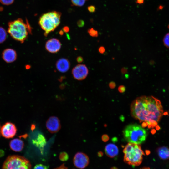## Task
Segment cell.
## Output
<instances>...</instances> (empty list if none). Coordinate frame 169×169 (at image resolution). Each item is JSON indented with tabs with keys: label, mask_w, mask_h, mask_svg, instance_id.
I'll list each match as a JSON object with an SVG mask.
<instances>
[{
	"label": "cell",
	"mask_w": 169,
	"mask_h": 169,
	"mask_svg": "<svg viewBox=\"0 0 169 169\" xmlns=\"http://www.w3.org/2000/svg\"><path fill=\"white\" fill-rule=\"evenodd\" d=\"M132 116L140 122L145 123L149 128L158 124L163 113L161 103L152 96H142L136 98L130 107Z\"/></svg>",
	"instance_id": "cell-1"
},
{
	"label": "cell",
	"mask_w": 169,
	"mask_h": 169,
	"mask_svg": "<svg viewBox=\"0 0 169 169\" xmlns=\"http://www.w3.org/2000/svg\"><path fill=\"white\" fill-rule=\"evenodd\" d=\"M124 137L129 143L140 144L144 142L147 136V131L137 124L127 125L123 131Z\"/></svg>",
	"instance_id": "cell-2"
},
{
	"label": "cell",
	"mask_w": 169,
	"mask_h": 169,
	"mask_svg": "<svg viewBox=\"0 0 169 169\" xmlns=\"http://www.w3.org/2000/svg\"><path fill=\"white\" fill-rule=\"evenodd\" d=\"M8 32L14 39L22 43L26 39L31 31L29 24L25 23L21 18H18L8 23Z\"/></svg>",
	"instance_id": "cell-3"
},
{
	"label": "cell",
	"mask_w": 169,
	"mask_h": 169,
	"mask_svg": "<svg viewBox=\"0 0 169 169\" xmlns=\"http://www.w3.org/2000/svg\"><path fill=\"white\" fill-rule=\"evenodd\" d=\"M124 161L132 166L139 165L142 162L144 152L140 144L128 143L123 150Z\"/></svg>",
	"instance_id": "cell-4"
},
{
	"label": "cell",
	"mask_w": 169,
	"mask_h": 169,
	"mask_svg": "<svg viewBox=\"0 0 169 169\" xmlns=\"http://www.w3.org/2000/svg\"><path fill=\"white\" fill-rule=\"evenodd\" d=\"M61 13L55 11L49 12L43 14L40 18L39 24L47 36L54 31L60 23Z\"/></svg>",
	"instance_id": "cell-5"
},
{
	"label": "cell",
	"mask_w": 169,
	"mask_h": 169,
	"mask_svg": "<svg viewBox=\"0 0 169 169\" xmlns=\"http://www.w3.org/2000/svg\"><path fill=\"white\" fill-rule=\"evenodd\" d=\"M2 169H31V166L25 158L18 155H12L6 159Z\"/></svg>",
	"instance_id": "cell-6"
},
{
	"label": "cell",
	"mask_w": 169,
	"mask_h": 169,
	"mask_svg": "<svg viewBox=\"0 0 169 169\" xmlns=\"http://www.w3.org/2000/svg\"><path fill=\"white\" fill-rule=\"evenodd\" d=\"M87 67L84 64H78L72 69V73L73 77L76 80H82L85 79L88 74Z\"/></svg>",
	"instance_id": "cell-7"
},
{
	"label": "cell",
	"mask_w": 169,
	"mask_h": 169,
	"mask_svg": "<svg viewBox=\"0 0 169 169\" xmlns=\"http://www.w3.org/2000/svg\"><path fill=\"white\" fill-rule=\"evenodd\" d=\"M17 128L13 123L7 122L1 127V135L7 139L12 138L16 134Z\"/></svg>",
	"instance_id": "cell-8"
},
{
	"label": "cell",
	"mask_w": 169,
	"mask_h": 169,
	"mask_svg": "<svg viewBox=\"0 0 169 169\" xmlns=\"http://www.w3.org/2000/svg\"><path fill=\"white\" fill-rule=\"evenodd\" d=\"M89 159L85 153L79 152L75 155L73 158V163L75 166L78 168L83 169L88 165Z\"/></svg>",
	"instance_id": "cell-9"
},
{
	"label": "cell",
	"mask_w": 169,
	"mask_h": 169,
	"mask_svg": "<svg viewBox=\"0 0 169 169\" xmlns=\"http://www.w3.org/2000/svg\"><path fill=\"white\" fill-rule=\"evenodd\" d=\"M46 126L48 130L54 133L58 131L61 128L60 120L58 118L52 116L50 117L46 122Z\"/></svg>",
	"instance_id": "cell-10"
},
{
	"label": "cell",
	"mask_w": 169,
	"mask_h": 169,
	"mask_svg": "<svg viewBox=\"0 0 169 169\" xmlns=\"http://www.w3.org/2000/svg\"><path fill=\"white\" fill-rule=\"evenodd\" d=\"M61 44L56 38H53L48 40L46 43V49L49 52L54 53L58 52L60 49Z\"/></svg>",
	"instance_id": "cell-11"
},
{
	"label": "cell",
	"mask_w": 169,
	"mask_h": 169,
	"mask_svg": "<svg viewBox=\"0 0 169 169\" xmlns=\"http://www.w3.org/2000/svg\"><path fill=\"white\" fill-rule=\"evenodd\" d=\"M56 67L57 69L60 72L65 73L69 69L70 67V63L67 59L61 58L56 62Z\"/></svg>",
	"instance_id": "cell-12"
},
{
	"label": "cell",
	"mask_w": 169,
	"mask_h": 169,
	"mask_svg": "<svg viewBox=\"0 0 169 169\" xmlns=\"http://www.w3.org/2000/svg\"><path fill=\"white\" fill-rule=\"evenodd\" d=\"M17 54L16 52L11 49H7L3 53V58L7 63H11L16 59Z\"/></svg>",
	"instance_id": "cell-13"
},
{
	"label": "cell",
	"mask_w": 169,
	"mask_h": 169,
	"mask_svg": "<svg viewBox=\"0 0 169 169\" xmlns=\"http://www.w3.org/2000/svg\"><path fill=\"white\" fill-rule=\"evenodd\" d=\"M24 146L23 141L18 138H15L11 140L9 143L11 149L16 152H19L22 151Z\"/></svg>",
	"instance_id": "cell-14"
},
{
	"label": "cell",
	"mask_w": 169,
	"mask_h": 169,
	"mask_svg": "<svg viewBox=\"0 0 169 169\" xmlns=\"http://www.w3.org/2000/svg\"><path fill=\"white\" fill-rule=\"evenodd\" d=\"M105 151L106 154L110 158L115 157L118 155L119 152L118 147L112 143L107 144L105 147Z\"/></svg>",
	"instance_id": "cell-15"
},
{
	"label": "cell",
	"mask_w": 169,
	"mask_h": 169,
	"mask_svg": "<svg viewBox=\"0 0 169 169\" xmlns=\"http://www.w3.org/2000/svg\"><path fill=\"white\" fill-rule=\"evenodd\" d=\"M157 153L160 158L162 159L169 158V148L167 147L163 146L159 148L157 150Z\"/></svg>",
	"instance_id": "cell-16"
},
{
	"label": "cell",
	"mask_w": 169,
	"mask_h": 169,
	"mask_svg": "<svg viewBox=\"0 0 169 169\" xmlns=\"http://www.w3.org/2000/svg\"><path fill=\"white\" fill-rule=\"evenodd\" d=\"M7 37V33L5 30L3 28L0 27V43L3 42Z\"/></svg>",
	"instance_id": "cell-17"
},
{
	"label": "cell",
	"mask_w": 169,
	"mask_h": 169,
	"mask_svg": "<svg viewBox=\"0 0 169 169\" xmlns=\"http://www.w3.org/2000/svg\"><path fill=\"white\" fill-rule=\"evenodd\" d=\"M87 0H71L73 5L77 6H83Z\"/></svg>",
	"instance_id": "cell-18"
},
{
	"label": "cell",
	"mask_w": 169,
	"mask_h": 169,
	"mask_svg": "<svg viewBox=\"0 0 169 169\" xmlns=\"http://www.w3.org/2000/svg\"><path fill=\"white\" fill-rule=\"evenodd\" d=\"M163 41L164 46L167 48H169V33H166L164 36Z\"/></svg>",
	"instance_id": "cell-19"
},
{
	"label": "cell",
	"mask_w": 169,
	"mask_h": 169,
	"mask_svg": "<svg viewBox=\"0 0 169 169\" xmlns=\"http://www.w3.org/2000/svg\"><path fill=\"white\" fill-rule=\"evenodd\" d=\"M88 32L89 35L92 37H95L98 36V31L92 28L89 29Z\"/></svg>",
	"instance_id": "cell-20"
},
{
	"label": "cell",
	"mask_w": 169,
	"mask_h": 169,
	"mask_svg": "<svg viewBox=\"0 0 169 169\" xmlns=\"http://www.w3.org/2000/svg\"><path fill=\"white\" fill-rule=\"evenodd\" d=\"M14 0H0V2L3 5H8L12 4Z\"/></svg>",
	"instance_id": "cell-21"
},
{
	"label": "cell",
	"mask_w": 169,
	"mask_h": 169,
	"mask_svg": "<svg viewBox=\"0 0 169 169\" xmlns=\"http://www.w3.org/2000/svg\"><path fill=\"white\" fill-rule=\"evenodd\" d=\"M33 169H48L47 167L42 164L36 165L34 167Z\"/></svg>",
	"instance_id": "cell-22"
},
{
	"label": "cell",
	"mask_w": 169,
	"mask_h": 169,
	"mask_svg": "<svg viewBox=\"0 0 169 169\" xmlns=\"http://www.w3.org/2000/svg\"><path fill=\"white\" fill-rule=\"evenodd\" d=\"M118 90L120 93H123L125 90V88L124 86L121 85L118 87Z\"/></svg>",
	"instance_id": "cell-23"
},
{
	"label": "cell",
	"mask_w": 169,
	"mask_h": 169,
	"mask_svg": "<svg viewBox=\"0 0 169 169\" xmlns=\"http://www.w3.org/2000/svg\"><path fill=\"white\" fill-rule=\"evenodd\" d=\"M88 10L89 12L90 13H93L95 12V7L93 5H91L88 7Z\"/></svg>",
	"instance_id": "cell-24"
},
{
	"label": "cell",
	"mask_w": 169,
	"mask_h": 169,
	"mask_svg": "<svg viewBox=\"0 0 169 169\" xmlns=\"http://www.w3.org/2000/svg\"><path fill=\"white\" fill-rule=\"evenodd\" d=\"M84 25V22L83 20H79L77 22L78 26L80 27H83Z\"/></svg>",
	"instance_id": "cell-25"
},
{
	"label": "cell",
	"mask_w": 169,
	"mask_h": 169,
	"mask_svg": "<svg viewBox=\"0 0 169 169\" xmlns=\"http://www.w3.org/2000/svg\"><path fill=\"white\" fill-rule=\"evenodd\" d=\"M98 51L100 53L103 54L105 52V49L103 46H100L98 49Z\"/></svg>",
	"instance_id": "cell-26"
},
{
	"label": "cell",
	"mask_w": 169,
	"mask_h": 169,
	"mask_svg": "<svg viewBox=\"0 0 169 169\" xmlns=\"http://www.w3.org/2000/svg\"><path fill=\"white\" fill-rule=\"evenodd\" d=\"M109 85L110 88L111 89H113L116 86L115 83L113 81H111L110 82Z\"/></svg>",
	"instance_id": "cell-27"
},
{
	"label": "cell",
	"mask_w": 169,
	"mask_h": 169,
	"mask_svg": "<svg viewBox=\"0 0 169 169\" xmlns=\"http://www.w3.org/2000/svg\"><path fill=\"white\" fill-rule=\"evenodd\" d=\"M76 60L78 63H80L83 61V59L81 56H79L77 58Z\"/></svg>",
	"instance_id": "cell-28"
},
{
	"label": "cell",
	"mask_w": 169,
	"mask_h": 169,
	"mask_svg": "<svg viewBox=\"0 0 169 169\" xmlns=\"http://www.w3.org/2000/svg\"><path fill=\"white\" fill-rule=\"evenodd\" d=\"M102 140L104 141H107L109 139V137L107 135H104L102 137Z\"/></svg>",
	"instance_id": "cell-29"
},
{
	"label": "cell",
	"mask_w": 169,
	"mask_h": 169,
	"mask_svg": "<svg viewBox=\"0 0 169 169\" xmlns=\"http://www.w3.org/2000/svg\"><path fill=\"white\" fill-rule=\"evenodd\" d=\"M69 30V28L67 27H64L63 29V31H64L65 32H68Z\"/></svg>",
	"instance_id": "cell-30"
},
{
	"label": "cell",
	"mask_w": 169,
	"mask_h": 169,
	"mask_svg": "<svg viewBox=\"0 0 169 169\" xmlns=\"http://www.w3.org/2000/svg\"><path fill=\"white\" fill-rule=\"evenodd\" d=\"M144 0H136V3L139 4H142L144 2Z\"/></svg>",
	"instance_id": "cell-31"
},
{
	"label": "cell",
	"mask_w": 169,
	"mask_h": 169,
	"mask_svg": "<svg viewBox=\"0 0 169 169\" xmlns=\"http://www.w3.org/2000/svg\"><path fill=\"white\" fill-rule=\"evenodd\" d=\"M141 169H150L149 167H143V168H141Z\"/></svg>",
	"instance_id": "cell-32"
},
{
	"label": "cell",
	"mask_w": 169,
	"mask_h": 169,
	"mask_svg": "<svg viewBox=\"0 0 169 169\" xmlns=\"http://www.w3.org/2000/svg\"><path fill=\"white\" fill-rule=\"evenodd\" d=\"M63 32L62 30H61L59 32V33L60 34L62 35L63 34Z\"/></svg>",
	"instance_id": "cell-33"
},
{
	"label": "cell",
	"mask_w": 169,
	"mask_h": 169,
	"mask_svg": "<svg viewBox=\"0 0 169 169\" xmlns=\"http://www.w3.org/2000/svg\"><path fill=\"white\" fill-rule=\"evenodd\" d=\"M1 125H0V136L1 135Z\"/></svg>",
	"instance_id": "cell-34"
},
{
	"label": "cell",
	"mask_w": 169,
	"mask_h": 169,
	"mask_svg": "<svg viewBox=\"0 0 169 169\" xmlns=\"http://www.w3.org/2000/svg\"><path fill=\"white\" fill-rule=\"evenodd\" d=\"M168 28H169V25L168 26Z\"/></svg>",
	"instance_id": "cell-35"
},
{
	"label": "cell",
	"mask_w": 169,
	"mask_h": 169,
	"mask_svg": "<svg viewBox=\"0 0 169 169\" xmlns=\"http://www.w3.org/2000/svg\"></svg>",
	"instance_id": "cell-36"
}]
</instances>
